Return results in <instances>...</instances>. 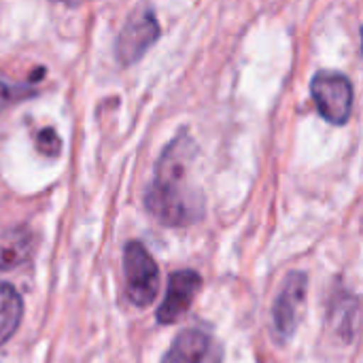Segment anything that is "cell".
Here are the masks:
<instances>
[{
	"label": "cell",
	"mask_w": 363,
	"mask_h": 363,
	"mask_svg": "<svg viewBox=\"0 0 363 363\" xmlns=\"http://www.w3.org/2000/svg\"><path fill=\"white\" fill-rule=\"evenodd\" d=\"M196 143L189 136H177L160 155L155 177L145 191L147 211L164 225L185 228L204 213V200L187 181V168L194 162Z\"/></svg>",
	"instance_id": "cell-1"
},
{
	"label": "cell",
	"mask_w": 363,
	"mask_h": 363,
	"mask_svg": "<svg viewBox=\"0 0 363 363\" xmlns=\"http://www.w3.org/2000/svg\"><path fill=\"white\" fill-rule=\"evenodd\" d=\"M123 272H125L128 300L138 308L151 306L160 291V270L145 245H140L136 240L125 245Z\"/></svg>",
	"instance_id": "cell-2"
},
{
	"label": "cell",
	"mask_w": 363,
	"mask_h": 363,
	"mask_svg": "<svg viewBox=\"0 0 363 363\" xmlns=\"http://www.w3.org/2000/svg\"><path fill=\"white\" fill-rule=\"evenodd\" d=\"M311 96L325 121L345 125L351 119L355 94L349 77L334 70H321L311 81Z\"/></svg>",
	"instance_id": "cell-3"
},
{
	"label": "cell",
	"mask_w": 363,
	"mask_h": 363,
	"mask_svg": "<svg viewBox=\"0 0 363 363\" xmlns=\"http://www.w3.org/2000/svg\"><path fill=\"white\" fill-rule=\"evenodd\" d=\"M160 38V23L151 11L134 15L119 32L115 43V57L121 66L136 64Z\"/></svg>",
	"instance_id": "cell-4"
},
{
	"label": "cell",
	"mask_w": 363,
	"mask_h": 363,
	"mask_svg": "<svg viewBox=\"0 0 363 363\" xmlns=\"http://www.w3.org/2000/svg\"><path fill=\"white\" fill-rule=\"evenodd\" d=\"M306 274L304 272H291L274 302L272 308V323H274V332L277 338L281 342H287L296 330L298 323V311L304 304V296H306Z\"/></svg>",
	"instance_id": "cell-5"
},
{
	"label": "cell",
	"mask_w": 363,
	"mask_h": 363,
	"mask_svg": "<svg viewBox=\"0 0 363 363\" xmlns=\"http://www.w3.org/2000/svg\"><path fill=\"white\" fill-rule=\"evenodd\" d=\"M200 285H202V279L198 272H194V270L174 272L168 281L166 298L157 311V321L162 325H170L179 317H183L187 313V308L191 306L196 294L200 291Z\"/></svg>",
	"instance_id": "cell-6"
},
{
	"label": "cell",
	"mask_w": 363,
	"mask_h": 363,
	"mask_svg": "<svg viewBox=\"0 0 363 363\" xmlns=\"http://www.w3.org/2000/svg\"><path fill=\"white\" fill-rule=\"evenodd\" d=\"M162 363H223L221 347L200 330L181 332Z\"/></svg>",
	"instance_id": "cell-7"
},
{
	"label": "cell",
	"mask_w": 363,
	"mask_h": 363,
	"mask_svg": "<svg viewBox=\"0 0 363 363\" xmlns=\"http://www.w3.org/2000/svg\"><path fill=\"white\" fill-rule=\"evenodd\" d=\"M34 247V236L28 228L15 225L0 230V272L21 266Z\"/></svg>",
	"instance_id": "cell-8"
},
{
	"label": "cell",
	"mask_w": 363,
	"mask_h": 363,
	"mask_svg": "<svg viewBox=\"0 0 363 363\" xmlns=\"http://www.w3.org/2000/svg\"><path fill=\"white\" fill-rule=\"evenodd\" d=\"M23 315L21 296L9 283H0V345H4L19 328Z\"/></svg>",
	"instance_id": "cell-9"
},
{
	"label": "cell",
	"mask_w": 363,
	"mask_h": 363,
	"mask_svg": "<svg viewBox=\"0 0 363 363\" xmlns=\"http://www.w3.org/2000/svg\"><path fill=\"white\" fill-rule=\"evenodd\" d=\"M36 96V89L30 85H11V83H0V113L6 111L9 106Z\"/></svg>",
	"instance_id": "cell-10"
},
{
	"label": "cell",
	"mask_w": 363,
	"mask_h": 363,
	"mask_svg": "<svg viewBox=\"0 0 363 363\" xmlns=\"http://www.w3.org/2000/svg\"><path fill=\"white\" fill-rule=\"evenodd\" d=\"M36 147H38V151L40 153H45V155H57L60 153V149H62V143H60V136L55 134V130L53 128H45V130H40L38 134H36Z\"/></svg>",
	"instance_id": "cell-11"
},
{
	"label": "cell",
	"mask_w": 363,
	"mask_h": 363,
	"mask_svg": "<svg viewBox=\"0 0 363 363\" xmlns=\"http://www.w3.org/2000/svg\"><path fill=\"white\" fill-rule=\"evenodd\" d=\"M57 2H64V4H68V6H74V4H81V2H85V0H57Z\"/></svg>",
	"instance_id": "cell-12"
}]
</instances>
